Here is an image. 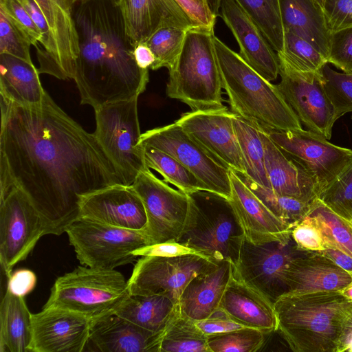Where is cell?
<instances>
[{"label": "cell", "mask_w": 352, "mask_h": 352, "mask_svg": "<svg viewBox=\"0 0 352 352\" xmlns=\"http://www.w3.org/2000/svg\"><path fill=\"white\" fill-rule=\"evenodd\" d=\"M186 221L175 242L214 261L236 266L245 232L230 199L208 190L188 194Z\"/></svg>", "instance_id": "cell-5"}, {"label": "cell", "mask_w": 352, "mask_h": 352, "mask_svg": "<svg viewBox=\"0 0 352 352\" xmlns=\"http://www.w3.org/2000/svg\"><path fill=\"white\" fill-rule=\"evenodd\" d=\"M342 293L345 296L352 300V283L343 291H342Z\"/></svg>", "instance_id": "cell-56"}, {"label": "cell", "mask_w": 352, "mask_h": 352, "mask_svg": "<svg viewBox=\"0 0 352 352\" xmlns=\"http://www.w3.org/2000/svg\"><path fill=\"white\" fill-rule=\"evenodd\" d=\"M78 218L124 229L143 231L147 218L132 185L115 184L82 196Z\"/></svg>", "instance_id": "cell-19"}, {"label": "cell", "mask_w": 352, "mask_h": 352, "mask_svg": "<svg viewBox=\"0 0 352 352\" xmlns=\"http://www.w3.org/2000/svg\"><path fill=\"white\" fill-rule=\"evenodd\" d=\"M284 32L310 43L328 60L331 32L315 0H278Z\"/></svg>", "instance_id": "cell-29"}, {"label": "cell", "mask_w": 352, "mask_h": 352, "mask_svg": "<svg viewBox=\"0 0 352 352\" xmlns=\"http://www.w3.org/2000/svg\"><path fill=\"white\" fill-rule=\"evenodd\" d=\"M34 64L0 54V96L23 106L41 102L46 91Z\"/></svg>", "instance_id": "cell-30"}, {"label": "cell", "mask_w": 352, "mask_h": 352, "mask_svg": "<svg viewBox=\"0 0 352 352\" xmlns=\"http://www.w3.org/2000/svg\"><path fill=\"white\" fill-rule=\"evenodd\" d=\"M324 205L351 222L352 220V163L318 195Z\"/></svg>", "instance_id": "cell-42"}, {"label": "cell", "mask_w": 352, "mask_h": 352, "mask_svg": "<svg viewBox=\"0 0 352 352\" xmlns=\"http://www.w3.org/2000/svg\"><path fill=\"white\" fill-rule=\"evenodd\" d=\"M133 56L138 66L142 69H151L155 58L146 42L139 43L134 46Z\"/></svg>", "instance_id": "cell-53"}, {"label": "cell", "mask_w": 352, "mask_h": 352, "mask_svg": "<svg viewBox=\"0 0 352 352\" xmlns=\"http://www.w3.org/2000/svg\"><path fill=\"white\" fill-rule=\"evenodd\" d=\"M128 36L135 46L146 42L158 29L197 25L175 0H119Z\"/></svg>", "instance_id": "cell-23"}, {"label": "cell", "mask_w": 352, "mask_h": 352, "mask_svg": "<svg viewBox=\"0 0 352 352\" xmlns=\"http://www.w3.org/2000/svg\"><path fill=\"white\" fill-rule=\"evenodd\" d=\"M321 254L332 260L336 265L352 275V257L338 248L327 247L320 251Z\"/></svg>", "instance_id": "cell-54"}, {"label": "cell", "mask_w": 352, "mask_h": 352, "mask_svg": "<svg viewBox=\"0 0 352 352\" xmlns=\"http://www.w3.org/2000/svg\"><path fill=\"white\" fill-rule=\"evenodd\" d=\"M213 43L222 88L234 114L265 131L302 129L277 85L259 75L215 35Z\"/></svg>", "instance_id": "cell-3"}, {"label": "cell", "mask_w": 352, "mask_h": 352, "mask_svg": "<svg viewBox=\"0 0 352 352\" xmlns=\"http://www.w3.org/2000/svg\"><path fill=\"white\" fill-rule=\"evenodd\" d=\"M219 309L243 327L256 329L263 333L278 329L274 305L257 291L234 277L233 274Z\"/></svg>", "instance_id": "cell-27"}, {"label": "cell", "mask_w": 352, "mask_h": 352, "mask_svg": "<svg viewBox=\"0 0 352 352\" xmlns=\"http://www.w3.org/2000/svg\"><path fill=\"white\" fill-rule=\"evenodd\" d=\"M232 186L230 199L241 222L245 237L254 243L285 240L293 228L277 217L229 169Z\"/></svg>", "instance_id": "cell-24"}, {"label": "cell", "mask_w": 352, "mask_h": 352, "mask_svg": "<svg viewBox=\"0 0 352 352\" xmlns=\"http://www.w3.org/2000/svg\"><path fill=\"white\" fill-rule=\"evenodd\" d=\"M292 236L302 250L320 252L326 248L322 230L316 218L309 213L292 228Z\"/></svg>", "instance_id": "cell-46"}, {"label": "cell", "mask_w": 352, "mask_h": 352, "mask_svg": "<svg viewBox=\"0 0 352 352\" xmlns=\"http://www.w3.org/2000/svg\"><path fill=\"white\" fill-rule=\"evenodd\" d=\"M315 1H316L317 0H315Z\"/></svg>", "instance_id": "cell-59"}, {"label": "cell", "mask_w": 352, "mask_h": 352, "mask_svg": "<svg viewBox=\"0 0 352 352\" xmlns=\"http://www.w3.org/2000/svg\"><path fill=\"white\" fill-rule=\"evenodd\" d=\"M188 30L173 26L162 27L148 38L146 43L155 58L151 67L152 70L172 67L181 53Z\"/></svg>", "instance_id": "cell-39"}, {"label": "cell", "mask_w": 352, "mask_h": 352, "mask_svg": "<svg viewBox=\"0 0 352 352\" xmlns=\"http://www.w3.org/2000/svg\"><path fill=\"white\" fill-rule=\"evenodd\" d=\"M162 333L110 313L90 320L85 348L101 352H160Z\"/></svg>", "instance_id": "cell-22"}, {"label": "cell", "mask_w": 352, "mask_h": 352, "mask_svg": "<svg viewBox=\"0 0 352 352\" xmlns=\"http://www.w3.org/2000/svg\"><path fill=\"white\" fill-rule=\"evenodd\" d=\"M352 352V311L343 326L339 340L338 352Z\"/></svg>", "instance_id": "cell-55"}, {"label": "cell", "mask_w": 352, "mask_h": 352, "mask_svg": "<svg viewBox=\"0 0 352 352\" xmlns=\"http://www.w3.org/2000/svg\"><path fill=\"white\" fill-rule=\"evenodd\" d=\"M138 99L108 103L94 109L96 129L93 133L126 185H132L139 173L146 168L143 148L139 145L142 133Z\"/></svg>", "instance_id": "cell-8"}, {"label": "cell", "mask_w": 352, "mask_h": 352, "mask_svg": "<svg viewBox=\"0 0 352 352\" xmlns=\"http://www.w3.org/2000/svg\"><path fill=\"white\" fill-rule=\"evenodd\" d=\"M90 320L60 308H43L32 314L31 352H82L86 347Z\"/></svg>", "instance_id": "cell-20"}, {"label": "cell", "mask_w": 352, "mask_h": 352, "mask_svg": "<svg viewBox=\"0 0 352 352\" xmlns=\"http://www.w3.org/2000/svg\"><path fill=\"white\" fill-rule=\"evenodd\" d=\"M78 38L74 81L81 104L96 109L138 98L148 82V69L140 68L118 5L87 0L74 5Z\"/></svg>", "instance_id": "cell-2"}, {"label": "cell", "mask_w": 352, "mask_h": 352, "mask_svg": "<svg viewBox=\"0 0 352 352\" xmlns=\"http://www.w3.org/2000/svg\"><path fill=\"white\" fill-rule=\"evenodd\" d=\"M129 295L128 281L116 270L79 265L55 280L43 308H60L88 319L113 313Z\"/></svg>", "instance_id": "cell-7"}, {"label": "cell", "mask_w": 352, "mask_h": 352, "mask_svg": "<svg viewBox=\"0 0 352 352\" xmlns=\"http://www.w3.org/2000/svg\"><path fill=\"white\" fill-rule=\"evenodd\" d=\"M36 283L35 274L27 269H21L8 278L7 289L16 295L25 296L34 288Z\"/></svg>", "instance_id": "cell-52"}, {"label": "cell", "mask_w": 352, "mask_h": 352, "mask_svg": "<svg viewBox=\"0 0 352 352\" xmlns=\"http://www.w3.org/2000/svg\"><path fill=\"white\" fill-rule=\"evenodd\" d=\"M232 274L233 264L222 260L214 268L193 277L180 295L179 311L196 322L210 316L219 309Z\"/></svg>", "instance_id": "cell-26"}, {"label": "cell", "mask_w": 352, "mask_h": 352, "mask_svg": "<svg viewBox=\"0 0 352 352\" xmlns=\"http://www.w3.org/2000/svg\"><path fill=\"white\" fill-rule=\"evenodd\" d=\"M233 171L276 217L290 227L294 228L308 214L314 201L278 195L259 185L245 173Z\"/></svg>", "instance_id": "cell-36"}, {"label": "cell", "mask_w": 352, "mask_h": 352, "mask_svg": "<svg viewBox=\"0 0 352 352\" xmlns=\"http://www.w3.org/2000/svg\"><path fill=\"white\" fill-rule=\"evenodd\" d=\"M318 221L326 248H336L352 257V225L316 198L308 212Z\"/></svg>", "instance_id": "cell-38"}, {"label": "cell", "mask_w": 352, "mask_h": 352, "mask_svg": "<svg viewBox=\"0 0 352 352\" xmlns=\"http://www.w3.org/2000/svg\"><path fill=\"white\" fill-rule=\"evenodd\" d=\"M278 329L295 352H338L352 300L342 292L289 294L274 305Z\"/></svg>", "instance_id": "cell-4"}, {"label": "cell", "mask_w": 352, "mask_h": 352, "mask_svg": "<svg viewBox=\"0 0 352 352\" xmlns=\"http://www.w3.org/2000/svg\"><path fill=\"white\" fill-rule=\"evenodd\" d=\"M215 5L214 12L232 32L241 58L265 80H275L279 74L278 55L258 26L236 0H216Z\"/></svg>", "instance_id": "cell-18"}, {"label": "cell", "mask_w": 352, "mask_h": 352, "mask_svg": "<svg viewBox=\"0 0 352 352\" xmlns=\"http://www.w3.org/2000/svg\"><path fill=\"white\" fill-rule=\"evenodd\" d=\"M139 144L168 153L196 177L205 190L230 199L229 169L215 160L176 122L142 133Z\"/></svg>", "instance_id": "cell-12"}, {"label": "cell", "mask_w": 352, "mask_h": 352, "mask_svg": "<svg viewBox=\"0 0 352 352\" xmlns=\"http://www.w3.org/2000/svg\"><path fill=\"white\" fill-rule=\"evenodd\" d=\"M218 263L195 254L170 257L142 256L128 280L129 294L164 295L178 303L188 282Z\"/></svg>", "instance_id": "cell-15"}, {"label": "cell", "mask_w": 352, "mask_h": 352, "mask_svg": "<svg viewBox=\"0 0 352 352\" xmlns=\"http://www.w3.org/2000/svg\"><path fill=\"white\" fill-rule=\"evenodd\" d=\"M133 254L138 256H158L166 257L177 256L189 254L201 255L197 251L175 241H169L146 245L136 250Z\"/></svg>", "instance_id": "cell-50"}, {"label": "cell", "mask_w": 352, "mask_h": 352, "mask_svg": "<svg viewBox=\"0 0 352 352\" xmlns=\"http://www.w3.org/2000/svg\"><path fill=\"white\" fill-rule=\"evenodd\" d=\"M233 124L245 173L259 185L272 190L265 168L264 148L259 129L236 114Z\"/></svg>", "instance_id": "cell-34"}, {"label": "cell", "mask_w": 352, "mask_h": 352, "mask_svg": "<svg viewBox=\"0 0 352 352\" xmlns=\"http://www.w3.org/2000/svg\"><path fill=\"white\" fill-rule=\"evenodd\" d=\"M0 170L39 213L46 234L60 235L79 217L82 196L124 184L94 133L46 92L19 105L0 96Z\"/></svg>", "instance_id": "cell-1"}, {"label": "cell", "mask_w": 352, "mask_h": 352, "mask_svg": "<svg viewBox=\"0 0 352 352\" xmlns=\"http://www.w3.org/2000/svg\"><path fill=\"white\" fill-rule=\"evenodd\" d=\"M351 225H352V220H351Z\"/></svg>", "instance_id": "cell-58"}, {"label": "cell", "mask_w": 352, "mask_h": 352, "mask_svg": "<svg viewBox=\"0 0 352 352\" xmlns=\"http://www.w3.org/2000/svg\"><path fill=\"white\" fill-rule=\"evenodd\" d=\"M214 36V30L204 27L188 29L181 53L168 69L167 96L179 100L191 111L226 107L223 104V88Z\"/></svg>", "instance_id": "cell-6"}, {"label": "cell", "mask_w": 352, "mask_h": 352, "mask_svg": "<svg viewBox=\"0 0 352 352\" xmlns=\"http://www.w3.org/2000/svg\"><path fill=\"white\" fill-rule=\"evenodd\" d=\"M87 1V0H82V1ZM109 1H112V2H113V3H117V4H118V2H119V0H109Z\"/></svg>", "instance_id": "cell-57"}, {"label": "cell", "mask_w": 352, "mask_h": 352, "mask_svg": "<svg viewBox=\"0 0 352 352\" xmlns=\"http://www.w3.org/2000/svg\"><path fill=\"white\" fill-rule=\"evenodd\" d=\"M295 69L305 72H322L327 58L310 43L289 32H284L283 51L276 52Z\"/></svg>", "instance_id": "cell-40"}, {"label": "cell", "mask_w": 352, "mask_h": 352, "mask_svg": "<svg viewBox=\"0 0 352 352\" xmlns=\"http://www.w3.org/2000/svg\"><path fill=\"white\" fill-rule=\"evenodd\" d=\"M195 23L201 27L214 30L217 15L208 0H175Z\"/></svg>", "instance_id": "cell-49"}, {"label": "cell", "mask_w": 352, "mask_h": 352, "mask_svg": "<svg viewBox=\"0 0 352 352\" xmlns=\"http://www.w3.org/2000/svg\"><path fill=\"white\" fill-rule=\"evenodd\" d=\"M263 341V332L245 327L208 336L210 352H257Z\"/></svg>", "instance_id": "cell-41"}, {"label": "cell", "mask_w": 352, "mask_h": 352, "mask_svg": "<svg viewBox=\"0 0 352 352\" xmlns=\"http://www.w3.org/2000/svg\"><path fill=\"white\" fill-rule=\"evenodd\" d=\"M305 251L292 234L285 240L254 243L244 239L233 275L273 305L288 292L287 275L292 261Z\"/></svg>", "instance_id": "cell-10"}, {"label": "cell", "mask_w": 352, "mask_h": 352, "mask_svg": "<svg viewBox=\"0 0 352 352\" xmlns=\"http://www.w3.org/2000/svg\"><path fill=\"white\" fill-rule=\"evenodd\" d=\"M328 63L352 74V26L331 33Z\"/></svg>", "instance_id": "cell-45"}, {"label": "cell", "mask_w": 352, "mask_h": 352, "mask_svg": "<svg viewBox=\"0 0 352 352\" xmlns=\"http://www.w3.org/2000/svg\"><path fill=\"white\" fill-rule=\"evenodd\" d=\"M132 186L145 208L147 222L142 232L148 245L175 241L186 221L188 195L170 187L148 168L139 173Z\"/></svg>", "instance_id": "cell-13"}, {"label": "cell", "mask_w": 352, "mask_h": 352, "mask_svg": "<svg viewBox=\"0 0 352 352\" xmlns=\"http://www.w3.org/2000/svg\"><path fill=\"white\" fill-rule=\"evenodd\" d=\"M270 139L314 182L317 197L352 163V149L311 131H267Z\"/></svg>", "instance_id": "cell-11"}, {"label": "cell", "mask_w": 352, "mask_h": 352, "mask_svg": "<svg viewBox=\"0 0 352 352\" xmlns=\"http://www.w3.org/2000/svg\"><path fill=\"white\" fill-rule=\"evenodd\" d=\"M28 38L0 9V54H7L33 64Z\"/></svg>", "instance_id": "cell-44"}, {"label": "cell", "mask_w": 352, "mask_h": 352, "mask_svg": "<svg viewBox=\"0 0 352 352\" xmlns=\"http://www.w3.org/2000/svg\"><path fill=\"white\" fill-rule=\"evenodd\" d=\"M276 52L283 51L284 30L278 0H236Z\"/></svg>", "instance_id": "cell-37"}, {"label": "cell", "mask_w": 352, "mask_h": 352, "mask_svg": "<svg viewBox=\"0 0 352 352\" xmlns=\"http://www.w3.org/2000/svg\"><path fill=\"white\" fill-rule=\"evenodd\" d=\"M160 352H210L208 336L177 305L163 331Z\"/></svg>", "instance_id": "cell-33"}, {"label": "cell", "mask_w": 352, "mask_h": 352, "mask_svg": "<svg viewBox=\"0 0 352 352\" xmlns=\"http://www.w3.org/2000/svg\"><path fill=\"white\" fill-rule=\"evenodd\" d=\"M45 234L43 220L25 194L14 186L0 199V263L8 278Z\"/></svg>", "instance_id": "cell-14"}, {"label": "cell", "mask_w": 352, "mask_h": 352, "mask_svg": "<svg viewBox=\"0 0 352 352\" xmlns=\"http://www.w3.org/2000/svg\"><path fill=\"white\" fill-rule=\"evenodd\" d=\"M177 308L164 295H129L113 313L153 332H163Z\"/></svg>", "instance_id": "cell-32"}, {"label": "cell", "mask_w": 352, "mask_h": 352, "mask_svg": "<svg viewBox=\"0 0 352 352\" xmlns=\"http://www.w3.org/2000/svg\"><path fill=\"white\" fill-rule=\"evenodd\" d=\"M0 9L8 16L13 24L28 38L32 45H40L43 36L26 11L17 0H0Z\"/></svg>", "instance_id": "cell-47"}, {"label": "cell", "mask_w": 352, "mask_h": 352, "mask_svg": "<svg viewBox=\"0 0 352 352\" xmlns=\"http://www.w3.org/2000/svg\"><path fill=\"white\" fill-rule=\"evenodd\" d=\"M234 113L227 107L191 111L175 122L215 160L228 169L245 172L233 124Z\"/></svg>", "instance_id": "cell-17"}, {"label": "cell", "mask_w": 352, "mask_h": 352, "mask_svg": "<svg viewBox=\"0 0 352 352\" xmlns=\"http://www.w3.org/2000/svg\"><path fill=\"white\" fill-rule=\"evenodd\" d=\"M277 55L280 76L277 87L286 102L308 130L329 140L338 119L324 89L322 72L299 71Z\"/></svg>", "instance_id": "cell-16"}, {"label": "cell", "mask_w": 352, "mask_h": 352, "mask_svg": "<svg viewBox=\"0 0 352 352\" xmlns=\"http://www.w3.org/2000/svg\"><path fill=\"white\" fill-rule=\"evenodd\" d=\"M330 31L352 26V0H317Z\"/></svg>", "instance_id": "cell-48"}, {"label": "cell", "mask_w": 352, "mask_h": 352, "mask_svg": "<svg viewBox=\"0 0 352 352\" xmlns=\"http://www.w3.org/2000/svg\"><path fill=\"white\" fill-rule=\"evenodd\" d=\"M287 283V294L342 292L352 283V275L320 252L306 250L291 263Z\"/></svg>", "instance_id": "cell-25"}, {"label": "cell", "mask_w": 352, "mask_h": 352, "mask_svg": "<svg viewBox=\"0 0 352 352\" xmlns=\"http://www.w3.org/2000/svg\"><path fill=\"white\" fill-rule=\"evenodd\" d=\"M322 74L337 119L346 113H352V74L336 72L327 64L322 68Z\"/></svg>", "instance_id": "cell-43"}, {"label": "cell", "mask_w": 352, "mask_h": 352, "mask_svg": "<svg viewBox=\"0 0 352 352\" xmlns=\"http://www.w3.org/2000/svg\"><path fill=\"white\" fill-rule=\"evenodd\" d=\"M32 314L24 297L6 289L0 305L1 352H31Z\"/></svg>", "instance_id": "cell-31"}, {"label": "cell", "mask_w": 352, "mask_h": 352, "mask_svg": "<svg viewBox=\"0 0 352 352\" xmlns=\"http://www.w3.org/2000/svg\"><path fill=\"white\" fill-rule=\"evenodd\" d=\"M264 148L266 174L272 190L280 195L312 202L317 198L314 182L259 129Z\"/></svg>", "instance_id": "cell-28"}, {"label": "cell", "mask_w": 352, "mask_h": 352, "mask_svg": "<svg viewBox=\"0 0 352 352\" xmlns=\"http://www.w3.org/2000/svg\"><path fill=\"white\" fill-rule=\"evenodd\" d=\"M65 232L80 263L113 270L137 260L133 252L148 245L142 231L118 228L84 218L69 225Z\"/></svg>", "instance_id": "cell-9"}, {"label": "cell", "mask_w": 352, "mask_h": 352, "mask_svg": "<svg viewBox=\"0 0 352 352\" xmlns=\"http://www.w3.org/2000/svg\"><path fill=\"white\" fill-rule=\"evenodd\" d=\"M142 146L146 167L160 174L164 182L187 195L205 190L196 177L172 155L150 146Z\"/></svg>", "instance_id": "cell-35"}, {"label": "cell", "mask_w": 352, "mask_h": 352, "mask_svg": "<svg viewBox=\"0 0 352 352\" xmlns=\"http://www.w3.org/2000/svg\"><path fill=\"white\" fill-rule=\"evenodd\" d=\"M196 322L206 336L224 333L244 327L231 320L220 309L208 318Z\"/></svg>", "instance_id": "cell-51"}, {"label": "cell", "mask_w": 352, "mask_h": 352, "mask_svg": "<svg viewBox=\"0 0 352 352\" xmlns=\"http://www.w3.org/2000/svg\"><path fill=\"white\" fill-rule=\"evenodd\" d=\"M45 16L52 37V54L40 72L60 80L74 79L78 38L72 0H34Z\"/></svg>", "instance_id": "cell-21"}]
</instances>
